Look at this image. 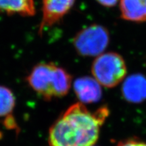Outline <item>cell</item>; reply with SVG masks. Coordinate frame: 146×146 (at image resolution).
Listing matches in <instances>:
<instances>
[{
  "mask_svg": "<svg viewBox=\"0 0 146 146\" xmlns=\"http://www.w3.org/2000/svg\"><path fill=\"white\" fill-rule=\"evenodd\" d=\"M108 115L109 109L106 106L92 112L81 102L74 104L50 128V146L95 145Z\"/></svg>",
  "mask_w": 146,
  "mask_h": 146,
  "instance_id": "1",
  "label": "cell"
},
{
  "mask_svg": "<svg viewBox=\"0 0 146 146\" xmlns=\"http://www.w3.org/2000/svg\"><path fill=\"white\" fill-rule=\"evenodd\" d=\"M93 146H95V145H93Z\"/></svg>",
  "mask_w": 146,
  "mask_h": 146,
  "instance_id": "13",
  "label": "cell"
},
{
  "mask_svg": "<svg viewBox=\"0 0 146 146\" xmlns=\"http://www.w3.org/2000/svg\"><path fill=\"white\" fill-rule=\"evenodd\" d=\"M116 146H146V143L134 139L125 140L120 142Z\"/></svg>",
  "mask_w": 146,
  "mask_h": 146,
  "instance_id": "11",
  "label": "cell"
},
{
  "mask_svg": "<svg viewBox=\"0 0 146 146\" xmlns=\"http://www.w3.org/2000/svg\"><path fill=\"white\" fill-rule=\"evenodd\" d=\"M122 94L126 101L133 104L141 103L146 100V77L134 74L124 80Z\"/></svg>",
  "mask_w": 146,
  "mask_h": 146,
  "instance_id": "7",
  "label": "cell"
},
{
  "mask_svg": "<svg viewBox=\"0 0 146 146\" xmlns=\"http://www.w3.org/2000/svg\"><path fill=\"white\" fill-rule=\"evenodd\" d=\"M75 0H43V18L39 27L41 34L45 27L57 23L69 12Z\"/></svg>",
  "mask_w": 146,
  "mask_h": 146,
  "instance_id": "5",
  "label": "cell"
},
{
  "mask_svg": "<svg viewBox=\"0 0 146 146\" xmlns=\"http://www.w3.org/2000/svg\"><path fill=\"white\" fill-rule=\"evenodd\" d=\"M121 17L137 23L146 21V0H120Z\"/></svg>",
  "mask_w": 146,
  "mask_h": 146,
  "instance_id": "8",
  "label": "cell"
},
{
  "mask_svg": "<svg viewBox=\"0 0 146 146\" xmlns=\"http://www.w3.org/2000/svg\"><path fill=\"white\" fill-rule=\"evenodd\" d=\"M15 98L10 89L0 86V117L11 114L15 106Z\"/></svg>",
  "mask_w": 146,
  "mask_h": 146,
  "instance_id": "10",
  "label": "cell"
},
{
  "mask_svg": "<svg viewBox=\"0 0 146 146\" xmlns=\"http://www.w3.org/2000/svg\"><path fill=\"white\" fill-rule=\"evenodd\" d=\"M27 81L36 94L49 101L67 95L72 77L66 70L54 64L40 63L33 68Z\"/></svg>",
  "mask_w": 146,
  "mask_h": 146,
  "instance_id": "2",
  "label": "cell"
},
{
  "mask_svg": "<svg viewBox=\"0 0 146 146\" xmlns=\"http://www.w3.org/2000/svg\"><path fill=\"white\" fill-rule=\"evenodd\" d=\"M127 72V66L123 58L115 52L100 54L91 66L94 78L106 88L117 86L125 79Z\"/></svg>",
  "mask_w": 146,
  "mask_h": 146,
  "instance_id": "3",
  "label": "cell"
},
{
  "mask_svg": "<svg viewBox=\"0 0 146 146\" xmlns=\"http://www.w3.org/2000/svg\"><path fill=\"white\" fill-rule=\"evenodd\" d=\"M109 33L105 27L92 25L79 31L73 39L76 52L83 56H98L109 44Z\"/></svg>",
  "mask_w": 146,
  "mask_h": 146,
  "instance_id": "4",
  "label": "cell"
},
{
  "mask_svg": "<svg viewBox=\"0 0 146 146\" xmlns=\"http://www.w3.org/2000/svg\"><path fill=\"white\" fill-rule=\"evenodd\" d=\"M76 97L82 104H92L100 101L102 96L100 84L94 77L78 78L73 84Z\"/></svg>",
  "mask_w": 146,
  "mask_h": 146,
  "instance_id": "6",
  "label": "cell"
},
{
  "mask_svg": "<svg viewBox=\"0 0 146 146\" xmlns=\"http://www.w3.org/2000/svg\"><path fill=\"white\" fill-rule=\"evenodd\" d=\"M2 12L33 16L35 13L33 0H0V13Z\"/></svg>",
  "mask_w": 146,
  "mask_h": 146,
  "instance_id": "9",
  "label": "cell"
},
{
  "mask_svg": "<svg viewBox=\"0 0 146 146\" xmlns=\"http://www.w3.org/2000/svg\"><path fill=\"white\" fill-rule=\"evenodd\" d=\"M98 3L106 7H113L117 4L118 0H96Z\"/></svg>",
  "mask_w": 146,
  "mask_h": 146,
  "instance_id": "12",
  "label": "cell"
}]
</instances>
